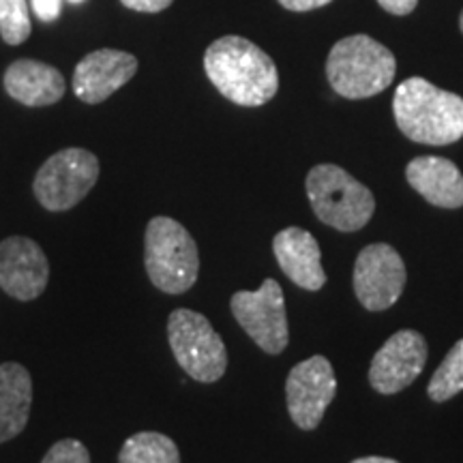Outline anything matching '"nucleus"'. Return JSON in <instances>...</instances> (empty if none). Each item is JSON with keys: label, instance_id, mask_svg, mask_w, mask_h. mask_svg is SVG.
I'll list each match as a JSON object with an SVG mask.
<instances>
[{"label": "nucleus", "instance_id": "obj_1", "mask_svg": "<svg viewBox=\"0 0 463 463\" xmlns=\"http://www.w3.org/2000/svg\"><path fill=\"white\" fill-rule=\"evenodd\" d=\"M204 69L213 86L236 106L260 108L279 90V73L273 58L236 34L208 45Z\"/></svg>", "mask_w": 463, "mask_h": 463}, {"label": "nucleus", "instance_id": "obj_2", "mask_svg": "<svg viewBox=\"0 0 463 463\" xmlns=\"http://www.w3.org/2000/svg\"><path fill=\"white\" fill-rule=\"evenodd\" d=\"M392 114L399 131L416 144L449 146L463 137V97L425 78H408L397 86Z\"/></svg>", "mask_w": 463, "mask_h": 463}, {"label": "nucleus", "instance_id": "obj_3", "mask_svg": "<svg viewBox=\"0 0 463 463\" xmlns=\"http://www.w3.org/2000/svg\"><path fill=\"white\" fill-rule=\"evenodd\" d=\"M395 54L369 34H352L333 45L326 61V78L345 99H369L392 84Z\"/></svg>", "mask_w": 463, "mask_h": 463}, {"label": "nucleus", "instance_id": "obj_4", "mask_svg": "<svg viewBox=\"0 0 463 463\" xmlns=\"http://www.w3.org/2000/svg\"><path fill=\"white\" fill-rule=\"evenodd\" d=\"M144 266L148 279L161 292H189L200 275V251L194 236L172 217H153L144 234Z\"/></svg>", "mask_w": 463, "mask_h": 463}, {"label": "nucleus", "instance_id": "obj_5", "mask_svg": "<svg viewBox=\"0 0 463 463\" xmlns=\"http://www.w3.org/2000/svg\"><path fill=\"white\" fill-rule=\"evenodd\" d=\"M305 189L314 215L324 225L339 232H358L372 222L375 198L352 174L335 164L311 167L305 178Z\"/></svg>", "mask_w": 463, "mask_h": 463}, {"label": "nucleus", "instance_id": "obj_6", "mask_svg": "<svg viewBox=\"0 0 463 463\" xmlns=\"http://www.w3.org/2000/svg\"><path fill=\"white\" fill-rule=\"evenodd\" d=\"M167 341L172 354L189 378L215 384L228 369V350L211 320L194 309H174L167 317Z\"/></svg>", "mask_w": 463, "mask_h": 463}, {"label": "nucleus", "instance_id": "obj_7", "mask_svg": "<svg viewBox=\"0 0 463 463\" xmlns=\"http://www.w3.org/2000/svg\"><path fill=\"white\" fill-rule=\"evenodd\" d=\"M99 159L86 148H65L39 167L33 191L45 211L62 213L78 206L99 181Z\"/></svg>", "mask_w": 463, "mask_h": 463}, {"label": "nucleus", "instance_id": "obj_8", "mask_svg": "<svg viewBox=\"0 0 463 463\" xmlns=\"http://www.w3.org/2000/svg\"><path fill=\"white\" fill-rule=\"evenodd\" d=\"M230 309L234 320L256 341L260 350L270 356L286 350L289 344V324L279 281L264 279L256 292L241 289L232 297Z\"/></svg>", "mask_w": 463, "mask_h": 463}, {"label": "nucleus", "instance_id": "obj_9", "mask_svg": "<svg viewBox=\"0 0 463 463\" xmlns=\"http://www.w3.org/2000/svg\"><path fill=\"white\" fill-rule=\"evenodd\" d=\"M354 294L367 311L391 309L403 294L408 270L395 247L373 242L358 253L354 262Z\"/></svg>", "mask_w": 463, "mask_h": 463}, {"label": "nucleus", "instance_id": "obj_10", "mask_svg": "<svg viewBox=\"0 0 463 463\" xmlns=\"http://www.w3.org/2000/svg\"><path fill=\"white\" fill-rule=\"evenodd\" d=\"M337 395V378L326 356H311L294 364L286 380V403L294 425L314 431Z\"/></svg>", "mask_w": 463, "mask_h": 463}, {"label": "nucleus", "instance_id": "obj_11", "mask_svg": "<svg viewBox=\"0 0 463 463\" xmlns=\"http://www.w3.org/2000/svg\"><path fill=\"white\" fill-rule=\"evenodd\" d=\"M430 358L427 339L419 331L403 328L386 339L369 367V384L380 395H395L419 378Z\"/></svg>", "mask_w": 463, "mask_h": 463}, {"label": "nucleus", "instance_id": "obj_12", "mask_svg": "<svg viewBox=\"0 0 463 463\" xmlns=\"http://www.w3.org/2000/svg\"><path fill=\"white\" fill-rule=\"evenodd\" d=\"M50 281V260L33 239L9 236L0 242V288L15 300H34Z\"/></svg>", "mask_w": 463, "mask_h": 463}, {"label": "nucleus", "instance_id": "obj_13", "mask_svg": "<svg viewBox=\"0 0 463 463\" xmlns=\"http://www.w3.org/2000/svg\"><path fill=\"white\" fill-rule=\"evenodd\" d=\"M137 71V58L123 50H95L78 62L73 73V92L89 106L106 101L123 89Z\"/></svg>", "mask_w": 463, "mask_h": 463}, {"label": "nucleus", "instance_id": "obj_14", "mask_svg": "<svg viewBox=\"0 0 463 463\" xmlns=\"http://www.w3.org/2000/svg\"><path fill=\"white\" fill-rule=\"evenodd\" d=\"M273 253L277 264L294 286L317 292L326 283V270L322 266L320 242L311 232L297 225L283 228L273 239Z\"/></svg>", "mask_w": 463, "mask_h": 463}, {"label": "nucleus", "instance_id": "obj_15", "mask_svg": "<svg viewBox=\"0 0 463 463\" xmlns=\"http://www.w3.org/2000/svg\"><path fill=\"white\" fill-rule=\"evenodd\" d=\"M405 178L431 206L447 211L463 206V174L450 159L416 157L405 167Z\"/></svg>", "mask_w": 463, "mask_h": 463}, {"label": "nucleus", "instance_id": "obj_16", "mask_svg": "<svg viewBox=\"0 0 463 463\" xmlns=\"http://www.w3.org/2000/svg\"><path fill=\"white\" fill-rule=\"evenodd\" d=\"M5 90L11 99L28 108H43L58 103L65 95V78L56 67L22 58L11 62L5 71Z\"/></svg>", "mask_w": 463, "mask_h": 463}, {"label": "nucleus", "instance_id": "obj_17", "mask_svg": "<svg viewBox=\"0 0 463 463\" xmlns=\"http://www.w3.org/2000/svg\"><path fill=\"white\" fill-rule=\"evenodd\" d=\"M33 408V378L20 363L0 364V444L20 436Z\"/></svg>", "mask_w": 463, "mask_h": 463}, {"label": "nucleus", "instance_id": "obj_18", "mask_svg": "<svg viewBox=\"0 0 463 463\" xmlns=\"http://www.w3.org/2000/svg\"><path fill=\"white\" fill-rule=\"evenodd\" d=\"M118 463H181L176 442L159 431H140L125 439Z\"/></svg>", "mask_w": 463, "mask_h": 463}, {"label": "nucleus", "instance_id": "obj_19", "mask_svg": "<svg viewBox=\"0 0 463 463\" xmlns=\"http://www.w3.org/2000/svg\"><path fill=\"white\" fill-rule=\"evenodd\" d=\"M463 391V339L450 347V352L439 363V367L433 372L430 384H427V395L431 402L447 403L449 399L459 395Z\"/></svg>", "mask_w": 463, "mask_h": 463}, {"label": "nucleus", "instance_id": "obj_20", "mask_svg": "<svg viewBox=\"0 0 463 463\" xmlns=\"http://www.w3.org/2000/svg\"><path fill=\"white\" fill-rule=\"evenodd\" d=\"M0 34L5 43L20 45L31 34V15L26 0H0Z\"/></svg>", "mask_w": 463, "mask_h": 463}, {"label": "nucleus", "instance_id": "obj_21", "mask_svg": "<svg viewBox=\"0 0 463 463\" xmlns=\"http://www.w3.org/2000/svg\"><path fill=\"white\" fill-rule=\"evenodd\" d=\"M42 463H90V453L80 439L65 438L50 447Z\"/></svg>", "mask_w": 463, "mask_h": 463}, {"label": "nucleus", "instance_id": "obj_22", "mask_svg": "<svg viewBox=\"0 0 463 463\" xmlns=\"http://www.w3.org/2000/svg\"><path fill=\"white\" fill-rule=\"evenodd\" d=\"M127 9L140 11V14H159L170 7L174 0H120Z\"/></svg>", "mask_w": 463, "mask_h": 463}, {"label": "nucleus", "instance_id": "obj_23", "mask_svg": "<svg viewBox=\"0 0 463 463\" xmlns=\"http://www.w3.org/2000/svg\"><path fill=\"white\" fill-rule=\"evenodd\" d=\"M61 5L62 0H33L34 14L43 22L56 20L58 14H61Z\"/></svg>", "mask_w": 463, "mask_h": 463}, {"label": "nucleus", "instance_id": "obj_24", "mask_svg": "<svg viewBox=\"0 0 463 463\" xmlns=\"http://www.w3.org/2000/svg\"><path fill=\"white\" fill-rule=\"evenodd\" d=\"M378 3L382 9H386L392 15H408L416 9L419 0H378Z\"/></svg>", "mask_w": 463, "mask_h": 463}, {"label": "nucleus", "instance_id": "obj_25", "mask_svg": "<svg viewBox=\"0 0 463 463\" xmlns=\"http://www.w3.org/2000/svg\"><path fill=\"white\" fill-rule=\"evenodd\" d=\"M281 7H286L288 11H311L317 7H324L331 0H279Z\"/></svg>", "mask_w": 463, "mask_h": 463}, {"label": "nucleus", "instance_id": "obj_26", "mask_svg": "<svg viewBox=\"0 0 463 463\" xmlns=\"http://www.w3.org/2000/svg\"><path fill=\"white\" fill-rule=\"evenodd\" d=\"M350 463H399V461L389 459V457H375V455H372V457H361V459H354V461H350Z\"/></svg>", "mask_w": 463, "mask_h": 463}, {"label": "nucleus", "instance_id": "obj_27", "mask_svg": "<svg viewBox=\"0 0 463 463\" xmlns=\"http://www.w3.org/2000/svg\"><path fill=\"white\" fill-rule=\"evenodd\" d=\"M459 28H461V33H463V11H461V17H459Z\"/></svg>", "mask_w": 463, "mask_h": 463}, {"label": "nucleus", "instance_id": "obj_28", "mask_svg": "<svg viewBox=\"0 0 463 463\" xmlns=\"http://www.w3.org/2000/svg\"><path fill=\"white\" fill-rule=\"evenodd\" d=\"M69 3H82V0H69Z\"/></svg>", "mask_w": 463, "mask_h": 463}]
</instances>
